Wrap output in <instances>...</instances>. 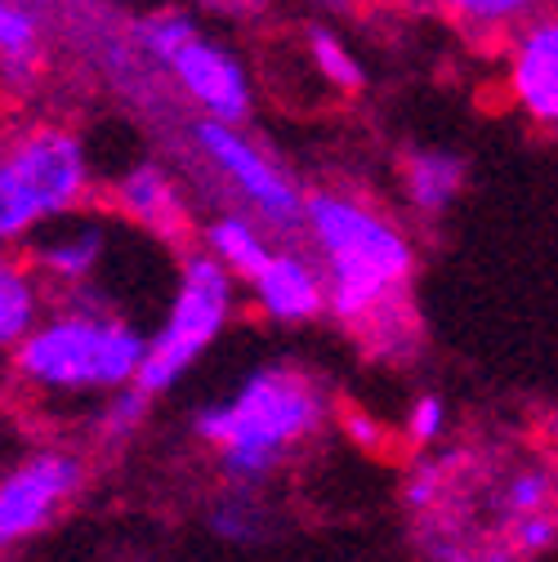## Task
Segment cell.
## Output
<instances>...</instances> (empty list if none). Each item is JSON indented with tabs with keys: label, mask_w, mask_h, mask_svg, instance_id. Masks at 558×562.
Returning <instances> with one entry per match:
<instances>
[{
	"label": "cell",
	"mask_w": 558,
	"mask_h": 562,
	"mask_svg": "<svg viewBox=\"0 0 558 562\" xmlns=\"http://www.w3.org/2000/svg\"><path fill=\"white\" fill-rule=\"evenodd\" d=\"M255 286V300L259 308L272 317V322H313L326 304H331V291H326V272H317L304 255L295 250H272V259L264 263V272L250 281Z\"/></svg>",
	"instance_id": "obj_10"
},
{
	"label": "cell",
	"mask_w": 558,
	"mask_h": 562,
	"mask_svg": "<svg viewBox=\"0 0 558 562\" xmlns=\"http://www.w3.org/2000/svg\"><path fill=\"white\" fill-rule=\"evenodd\" d=\"M81 486V460L67 451H41L23 460L0 486V540L36 536Z\"/></svg>",
	"instance_id": "obj_7"
},
{
	"label": "cell",
	"mask_w": 558,
	"mask_h": 562,
	"mask_svg": "<svg viewBox=\"0 0 558 562\" xmlns=\"http://www.w3.org/2000/svg\"><path fill=\"white\" fill-rule=\"evenodd\" d=\"M304 228L322 255L331 313L348 330H358L367 344L402 348L415 330L411 304H406L415 259L406 237L380 210L335 188L309 192Z\"/></svg>",
	"instance_id": "obj_1"
},
{
	"label": "cell",
	"mask_w": 558,
	"mask_h": 562,
	"mask_svg": "<svg viewBox=\"0 0 558 562\" xmlns=\"http://www.w3.org/2000/svg\"><path fill=\"white\" fill-rule=\"evenodd\" d=\"M192 138L201 157L211 161L237 196H246V205L255 210V215L272 228H295L304 224V192L291 183V175L277 166L264 148H255L250 138L233 125V121H215V116H201L192 125Z\"/></svg>",
	"instance_id": "obj_6"
},
{
	"label": "cell",
	"mask_w": 558,
	"mask_h": 562,
	"mask_svg": "<svg viewBox=\"0 0 558 562\" xmlns=\"http://www.w3.org/2000/svg\"><path fill=\"white\" fill-rule=\"evenodd\" d=\"M170 77L179 81V90L201 108V116L215 121H233L242 125L250 116V81L246 67L215 41H205L201 32L192 41H183L175 49V58L166 63Z\"/></svg>",
	"instance_id": "obj_8"
},
{
	"label": "cell",
	"mask_w": 558,
	"mask_h": 562,
	"mask_svg": "<svg viewBox=\"0 0 558 562\" xmlns=\"http://www.w3.org/2000/svg\"><path fill=\"white\" fill-rule=\"evenodd\" d=\"M90 188V166L77 134L63 125H32L0 161V233L23 237L41 220L72 210Z\"/></svg>",
	"instance_id": "obj_4"
},
{
	"label": "cell",
	"mask_w": 558,
	"mask_h": 562,
	"mask_svg": "<svg viewBox=\"0 0 558 562\" xmlns=\"http://www.w3.org/2000/svg\"><path fill=\"white\" fill-rule=\"evenodd\" d=\"M482 562H518V553H514V549H510V553H487Z\"/></svg>",
	"instance_id": "obj_26"
},
{
	"label": "cell",
	"mask_w": 558,
	"mask_h": 562,
	"mask_svg": "<svg viewBox=\"0 0 558 562\" xmlns=\"http://www.w3.org/2000/svg\"><path fill=\"white\" fill-rule=\"evenodd\" d=\"M344 429H348V438H354L362 451H380V447L389 442V434L376 425L371 415H362L358 406H348V411H344Z\"/></svg>",
	"instance_id": "obj_23"
},
{
	"label": "cell",
	"mask_w": 558,
	"mask_h": 562,
	"mask_svg": "<svg viewBox=\"0 0 558 562\" xmlns=\"http://www.w3.org/2000/svg\"><path fill=\"white\" fill-rule=\"evenodd\" d=\"M205 250L220 255L242 281H255L264 272V263L272 259V246L264 241V233H259V224L250 215L211 220V228H205Z\"/></svg>",
	"instance_id": "obj_13"
},
{
	"label": "cell",
	"mask_w": 558,
	"mask_h": 562,
	"mask_svg": "<svg viewBox=\"0 0 558 562\" xmlns=\"http://www.w3.org/2000/svg\"><path fill=\"white\" fill-rule=\"evenodd\" d=\"M510 94L536 125L558 130V5L510 36Z\"/></svg>",
	"instance_id": "obj_9"
},
{
	"label": "cell",
	"mask_w": 558,
	"mask_h": 562,
	"mask_svg": "<svg viewBox=\"0 0 558 562\" xmlns=\"http://www.w3.org/2000/svg\"><path fill=\"white\" fill-rule=\"evenodd\" d=\"M0 54H5V72H32L41 63V19L23 5V0H5L0 5Z\"/></svg>",
	"instance_id": "obj_15"
},
{
	"label": "cell",
	"mask_w": 558,
	"mask_h": 562,
	"mask_svg": "<svg viewBox=\"0 0 558 562\" xmlns=\"http://www.w3.org/2000/svg\"><path fill=\"white\" fill-rule=\"evenodd\" d=\"M322 425V393L291 367H268L242 384L237 397L197 415L201 442L220 451L233 486L264 482L313 429Z\"/></svg>",
	"instance_id": "obj_2"
},
{
	"label": "cell",
	"mask_w": 558,
	"mask_h": 562,
	"mask_svg": "<svg viewBox=\"0 0 558 562\" xmlns=\"http://www.w3.org/2000/svg\"><path fill=\"white\" fill-rule=\"evenodd\" d=\"M443 429H447V406H443V397H434V393L415 397L411 411H406V434H411V442L429 447V442L443 438Z\"/></svg>",
	"instance_id": "obj_22"
},
{
	"label": "cell",
	"mask_w": 558,
	"mask_h": 562,
	"mask_svg": "<svg viewBox=\"0 0 558 562\" xmlns=\"http://www.w3.org/2000/svg\"><path fill=\"white\" fill-rule=\"evenodd\" d=\"M116 205L134 224H144L161 237H179L183 233V205L175 183L157 170V166H134L121 183H116Z\"/></svg>",
	"instance_id": "obj_11"
},
{
	"label": "cell",
	"mask_w": 558,
	"mask_h": 562,
	"mask_svg": "<svg viewBox=\"0 0 558 562\" xmlns=\"http://www.w3.org/2000/svg\"><path fill=\"white\" fill-rule=\"evenodd\" d=\"M205 10H215V14H228V19H242V14H255L264 0H201Z\"/></svg>",
	"instance_id": "obj_24"
},
{
	"label": "cell",
	"mask_w": 558,
	"mask_h": 562,
	"mask_svg": "<svg viewBox=\"0 0 558 562\" xmlns=\"http://www.w3.org/2000/svg\"><path fill=\"white\" fill-rule=\"evenodd\" d=\"M322 5H331V10H358V5H367V0H322Z\"/></svg>",
	"instance_id": "obj_25"
},
{
	"label": "cell",
	"mask_w": 558,
	"mask_h": 562,
	"mask_svg": "<svg viewBox=\"0 0 558 562\" xmlns=\"http://www.w3.org/2000/svg\"><path fill=\"white\" fill-rule=\"evenodd\" d=\"M14 348L19 375L41 389H125L148 358V339L103 313H58Z\"/></svg>",
	"instance_id": "obj_3"
},
{
	"label": "cell",
	"mask_w": 558,
	"mask_h": 562,
	"mask_svg": "<svg viewBox=\"0 0 558 562\" xmlns=\"http://www.w3.org/2000/svg\"><path fill=\"white\" fill-rule=\"evenodd\" d=\"M309 58H313L317 72H322V81H331L335 90H344V94L362 90V67H358V58L348 54L326 27H313V32H309Z\"/></svg>",
	"instance_id": "obj_19"
},
{
	"label": "cell",
	"mask_w": 558,
	"mask_h": 562,
	"mask_svg": "<svg viewBox=\"0 0 558 562\" xmlns=\"http://www.w3.org/2000/svg\"><path fill=\"white\" fill-rule=\"evenodd\" d=\"M402 183H406V196L415 210L425 215H438L447 210L465 183V166L447 153H411L406 166H402Z\"/></svg>",
	"instance_id": "obj_14"
},
{
	"label": "cell",
	"mask_w": 558,
	"mask_h": 562,
	"mask_svg": "<svg viewBox=\"0 0 558 562\" xmlns=\"http://www.w3.org/2000/svg\"><path fill=\"white\" fill-rule=\"evenodd\" d=\"M496 514H501V527H518L527 518H540V514H554V482L540 473V469H523L514 473L501 496H496Z\"/></svg>",
	"instance_id": "obj_17"
},
{
	"label": "cell",
	"mask_w": 558,
	"mask_h": 562,
	"mask_svg": "<svg viewBox=\"0 0 558 562\" xmlns=\"http://www.w3.org/2000/svg\"><path fill=\"white\" fill-rule=\"evenodd\" d=\"M211 522H215V531H220L224 540H255V536H259V522H264V518H259L255 501L246 496V486H233V496L215 505Z\"/></svg>",
	"instance_id": "obj_21"
},
{
	"label": "cell",
	"mask_w": 558,
	"mask_h": 562,
	"mask_svg": "<svg viewBox=\"0 0 558 562\" xmlns=\"http://www.w3.org/2000/svg\"><path fill=\"white\" fill-rule=\"evenodd\" d=\"M434 5L473 36H514L536 14H545L554 0H434Z\"/></svg>",
	"instance_id": "obj_12"
},
{
	"label": "cell",
	"mask_w": 558,
	"mask_h": 562,
	"mask_svg": "<svg viewBox=\"0 0 558 562\" xmlns=\"http://www.w3.org/2000/svg\"><path fill=\"white\" fill-rule=\"evenodd\" d=\"M233 268L220 255H192L183 263L179 277V295L170 304L166 326L157 330V339H148V358L138 367V389L161 393L170 389L205 348L215 344V335L224 330L228 313H233Z\"/></svg>",
	"instance_id": "obj_5"
},
{
	"label": "cell",
	"mask_w": 558,
	"mask_h": 562,
	"mask_svg": "<svg viewBox=\"0 0 558 562\" xmlns=\"http://www.w3.org/2000/svg\"><path fill=\"white\" fill-rule=\"evenodd\" d=\"M36 330V286L19 263L0 268V339L10 348Z\"/></svg>",
	"instance_id": "obj_16"
},
{
	"label": "cell",
	"mask_w": 558,
	"mask_h": 562,
	"mask_svg": "<svg viewBox=\"0 0 558 562\" xmlns=\"http://www.w3.org/2000/svg\"><path fill=\"white\" fill-rule=\"evenodd\" d=\"M197 36V23L188 19V14H179V10H166V14H153V19H144L138 23V45H144L161 67L175 58V49L183 45V41H192Z\"/></svg>",
	"instance_id": "obj_20"
},
{
	"label": "cell",
	"mask_w": 558,
	"mask_h": 562,
	"mask_svg": "<svg viewBox=\"0 0 558 562\" xmlns=\"http://www.w3.org/2000/svg\"><path fill=\"white\" fill-rule=\"evenodd\" d=\"M99 250H103L99 233H77V237H67V241L45 246V250L36 255V263H41L45 277H54V281H86V277L94 272V263H99Z\"/></svg>",
	"instance_id": "obj_18"
}]
</instances>
